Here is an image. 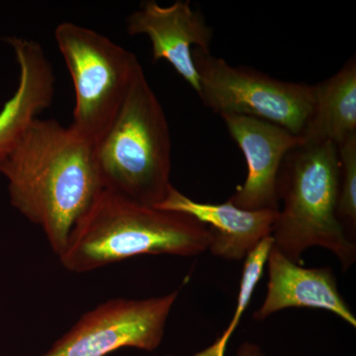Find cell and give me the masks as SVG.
I'll use <instances>...</instances> for the list:
<instances>
[{"label": "cell", "instance_id": "cell-1", "mask_svg": "<svg viewBox=\"0 0 356 356\" xmlns=\"http://www.w3.org/2000/svg\"><path fill=\"white\" fill-rule=\"evenodd\" d=\"M11 205L43 229L56 254L103 187L93 145L56 120L37 118L4 161Z\"/></svg>", "mask_w": 356, "mask_h": 356}, {"label": "cell", "instance_id": "cell-2", "mask_svg": "<svg viewBox=\"0 0 356 356\" xmlns=\"http://www.w3.org/2000/svg\"><path fill=\"white\" fill-rule=\"evenodd\" d=\"M211 243L209 229L193 217L103 188L58 257L70 273H86L139 255L195 257Z\"/></svg>", "mask_w": 356, "mask_h": 356}, {"label": "cell", "instance_id": "cell-3", "mask_svg": "<svg viewBox=\"0 0 356 356\" xmlns=\"http://www.w3.org/2000/svg\"><path fill=\"white\" fill-rule=\"evenodd\" d=\"M339 152L332 143L302 142L285 156L278 173V202L282 209L274 224L273 247L303 266L302 254L324 248L348 270L356 261V243L337 216Z\"/></svg>", "mask_w": 356, "mask_h": 356}, {"label": "cell", "instance_id": "cell-4", "mask_svg": "<svg viewBox=\"0 0 356 356\" xmlns=\"http://www.w3.org/2000/svg\"><path fill=\"white\" fill-rule=\"evenodd\" d=\"M93 149L105 189L154 207L165 200L172 186V137L144 70Z\"/></svg>", "mask_w": 356, "mask_h": 356}, {"label": "cell", "instance_id": "cell-5", "mask_svg": "<svg viewBox=\"0 0 356 356\" xmlns=\"http://www.w3.org/2000/svg\"><path fill=\"white\" fill-rule=\"evenodd\" d=\"M55 39L76 91L70 127L95 145L118 113L142 65L120 44L76 23H60Z\"/></svg>", "mask_w": 356, "mask_h": 356}, {"label": "cell", "instance_id": "cell-6", "mask_svg": "<svg viewBox=\"0 0 356 356\" xmlns=\"http://www.w3.org/2000/svg\"><path fill=\"white\" fill-rule=\"evenodd\" d=\"M192 56L199 76L198 95L208 108L221 117L236 115L270 122L301 137L315 109V86L234 67L197 48Z\"/></svg>", "mask_w": 356, "mask_h": 356}, {"label": "cell", "instance_id": "cell-7", "mask_svg": "<svg viewBox=\"0 0 356 356\" xmlns=\"http://www.w3.org/2000/svg\"><path fill=\"white\" fill-rule=\"evenodd\" d=\"M178 295L179 289L146 299H110L83 314L43 356H106L123 348L156 350Z\"/></svg>", "mask_w": 356, "mask_h": 356}, {"label": "cell", "instance_id": "cell-8", "mask_svg": "<svg viewBox=\"0 0 356 356\" xmlns=\"http://www.w3.org/2000/svg\"><path fill=\"white\" fill-rule=\"evenodd\" d=\"M222 118L248 165L247 179L229 202L245 210H280L276 184L280 166L287 154L303 140L261 119L236 115Z\"/></svg>", "mask_w": 356, "mask_h": 356}, {"label": "cell", "instance_id": "cell-9", "mask_svg": "<svg viewBox=\"0 0 356 356\" xmlns=\"http://www.w3.org/2000/svg\"><path fill=\"white\" fill-rule=\"evenodd\" d=\"M127 31L146 35L151 40L154 62L166 60L175 72L199 91V76L194 65L192 46L210 51L213 30L203 14L194 10L188 0H178L170 6L147 0L126 20Z\"/></svg>", "mask_w": 356, "mask_h": 356}, {"label": "cell", "instance_id": "cell-10", "mask_svg": "<svg viewBox=\"0 0 356 356\" xmlns=\"http://www.w3.org/2000/svg\"><path fill=\"white\" fill-rule=\"evenodd\" d=\"M268 284L264 303L254 313L257 321L266 320L288 308H311L331 312L356 327V318L337 288L331 267L307 268L295 264L271 248L266 261Z\"/></svg>", "mask_w": 356, "mask_h": 356}, {"label": "cell", "instance_id": "cell-11", "mask_svg": "<svg viewBox=\"0 0 356 356\" xmlns=\"http://www.w3.org/2000/svg\"><path fill=\"white\" fill-rule=\"evenodd\" d=\"M159 209L184 213L202 222L212 236L209 250L227 261L245 259L259 243L271 236L278 210H245L227 201L222 204L192 200L170 187Z\"/></svg>", "mask_w": 356, "mask_h": 356}, {"label": "cell", "instance_id": "cell-12", "mask_svg": "<svg viewBox=\"0 0 356 356\" xmlns=\"http://www.w3.org/2000/svg\"><path fill=\"white\" fill-rule=\"evenodd\" d=\"M7 42L13 46L20 74L17 89L0 111V168L32 122L51 106L55 91V74L43 47L15 37Z\"/></svg>", "mask_w": 356, "mask_h": 356}, {"label": "cell", "instance_id": "cell-13", "mask_svg": "<svg viewBox=\"0 0 356 356\" xmlns=\"http://www.w3.org/2000/svg\"><path fill=\"white\" fill-rule=\"evenodd\" d=\"M356 135V60L315 86V109L301 138L307 143H332L337 147Z\"/></svg>", "mask_w": 356, "mask_h": 356}, {"label": "cell", "instance_id": "cell-14", "mask_svg": "<svg viewBox=\"0 0 356 356\" xmlns=\"http://www.w3.org/2000/svg\"><path fill=\"white\" fill-rule=\"evenodd\" d=\"M273 245V238L271 236H267L245 257L240 288H238V297H236L235 314H234V317L229 322L228 327L222 332L221 336L212 346L201 353L191 356H225L226 355L229 339L235 332L236 327L240 324V320L242 318L243 313L247 310L250 301H252L255 287L261 280L267 257H268Z\"/></svg>", "mask_w": 356, "mask_h": 356}, {"label": "cell", "instance_id": "cell-15", "mask_svg": "<svg viewBox=\"0 0 356 356\" xmlns=\"http://www.w3.org/2000/svg\"><path fill=\"white\" fill-rule=\"evenodd\" d=\"M339 165V194L337 216L348 236L355 242L356 229V135L337 147Z\"/></svg>", "mask_w": 356, "mask_h": 356}, {"label": "cell", "instance_id": "cell-16", "mask_svg": "<svg viewBox=\"0 0 356 356\" xmlns=\"http://www.w3.org/2000/svg\"><path fill=\"white\" fill-rule=\"evenodd\" d=\"M238 356H262L261 350L257 346L245 343L238 350Z\"/></svg>", "mask_w": 356, "mask_h": 356}]
</instances>
